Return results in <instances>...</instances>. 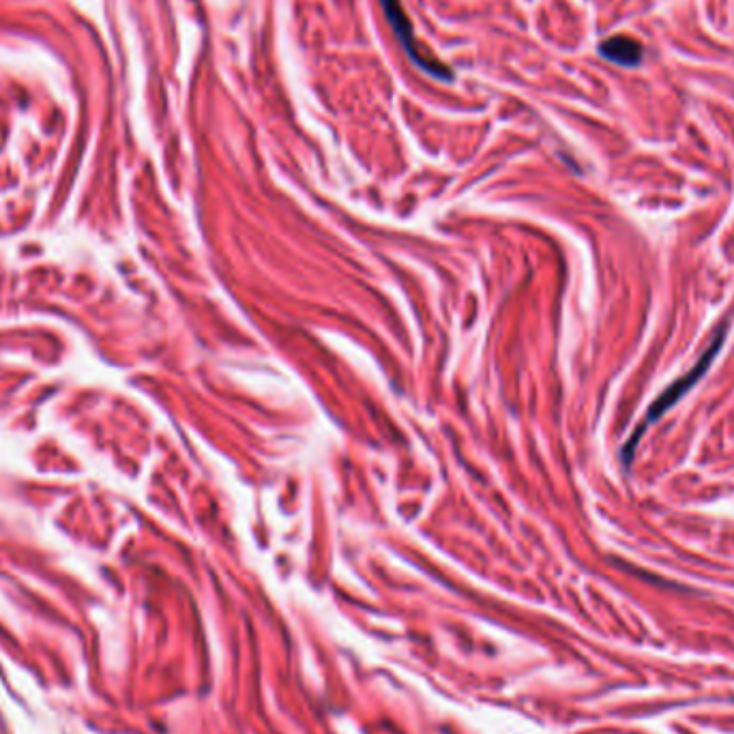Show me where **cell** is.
<instances>
[{
	"mask_svg": "<svg viewBox=\"0 0 734 734\" xmlns=\"http://www.w3.org/2000/svg\"><path fill=\"white\" fill-rule=\"evenodd\" d=\"M724 342H726V325L715 333L713 342L709 344V348H707V350L702 352V357L696 361V365L692 367V370H689L685 376H681L679 380H674V383H672V385H668V389H666L662 395H659V398L651 404L649 413L644 415V419H642V423H640L638 428H636V432L631 434L629 443L623 447V458H625V462H629V460H631V455H634V451H636V447H638V443H640V438H642L644 430H647L649 425H651V423H655V421H657L659 417H662L664 413H668V410H670L674 404H677V402L683 398V395H685L689 389H692L704 374H707L709 365H711V363H713V359L719 355V350H722Z\"/></svg>",
	"mask_w": 734,
	"mask_h": 734,
	"instance_id": "obj_1",
	"label": "cell"
},
{
	"mask_svg": "<svg viewBox=\"0 0 734 734\" xmlns=\"http://www.w3.org/2000/svg\"><path fill=\"white\" fill-rule=\"evenodd\" d=\"M380 3H383V9H385V16L389 20V26L393 28L395 37L400 39L402 50L410 58V63L417 65L423 73H428V76L434 78V80L451 82L453 80V71L447 65L436 61V58L425 54L417 46L415 35H413V24H410V20H408V16H406V11H404L400 0H380Z\"/></svg>",
	"mask_w": 734,
	"mask_h": 734,
	"instance_id": "obj_2",
	"label": "cell"
},
{
	"mask_svg": "<svg viewBox=\"0 0 734 734\" xmlns=\"http://www.w3.org/2000/svg\"><path fill=\"white\" fill-rule=\"evenodd\" d=\"M599 54L604 56L606 61L614 63V65L638 67L642 63L644 48H642V43L636 41V39L625 37V35H616V37H610V39H606L604 43H601Z\"/></svg>",
	"mask_w": 734,
	"mask_h": 734,
	"instance_id": "obj_3",
	"label": "cell"
}]
</instances>
